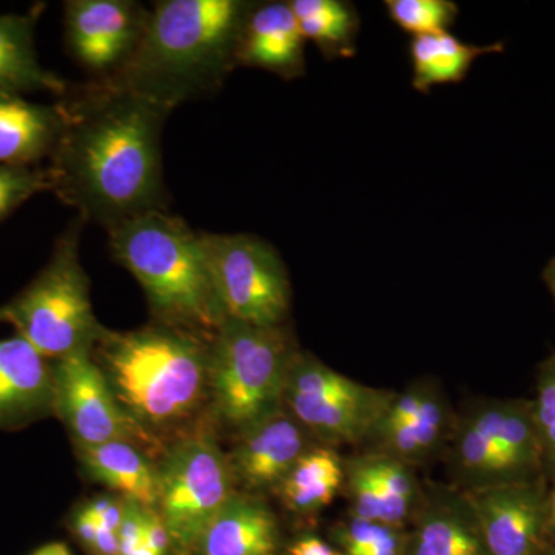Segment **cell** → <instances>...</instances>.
Masks as SVG:
<instances>
[{
    "label": "cell",
    "instance_id": "obj_2",
    "mask_svg": "<svg viewBox=\"0 0 555 555\" xmlns=\"http://www.w3.org/2000/svg\"><path fill=\"white\" fill-rule=\"evenodd\" d=\"M250 7L243 0L156 2L133 54L104 82L169 112L214 93L236 67Z\"/></svg>",
    "mask_w": 555,
    "mask_h": 555
},
{
    "label": "cell",
    "instance_id": "obj_19",
    "mask_svg": "<svg viewBox=\"0 0 555 555\" xmlns=\"http://www.w3.org/2000/svg\"><path fill=\"white\" fill-rule=\"evenodd\" d=\"M280 520L264 495L236 491L199 537L192 555H284Z\"/></svg>",
    "mask_w": 555,
    "mask_h": 555
},
{
    "label": "cell",
    "instance_id": "obj_37",
    "mask_svg": "<svg viewBox=\"0 0 555 555\" xmlns=\"http://www.w3.org/2000/svg\"><path fill=\"white\" fill-rule=\"evenodd\" d=\"M545 555H555V545L547 546Z\"/></svg>",
    "mask_w": 555,
    "mask_h": 555
},
{
    "label": "cell",
    "instance_id": "obj_3",
    "mask_svg": "<svg viewBox=\"0 0 555 555\" xmlns=\"http://www.w3.org/2000/svg\"><path fill=\"white\" fill-rule=\"evenodd\" d=\"M208 343L158 323L129 332L105 328L91 357L127 415L167 443L207 408Z\"/></svg>",
    "mask_w": 555,
    "mask_h": 555
},
{
    "label": "cell",
    "instance_id": "obj_35",
    "mask_svg": "<svg viewBox=\"0 0 555 555\" xmlns=\"http://www.w3.org/2000/svg\"><path fill=\"white\" fill-rule=\"evenodd\" d=\"M31 555H73L68 545L62 542H50L38 547Z\"/></svg>",
    "mask_w": 555,
    "mask_h": 555
},
{
    "label": "cell",
    "instance_id": "obj_24",
    "mask_svg": "<svg viewBox=\"0 0 555 555\" xmlns=\"http://www.w3.org/2000/svg\"><path fill=\"white\" fill-rule=\"evenodd\" d=\"M36 90L62 94L65 82L39 64L30 17L0 14V94Z\"/></svg>",
    "mask_w": 555,
    "mask_h": 555
},
{
    "label": "cell",
    "instance_id": "obj_14",
    "mask_svg": "<svg viewBox=\"0 0 555 555\" xmlns=\"http://www.w3.org/2000/svg\"><path fill=\"white\" fill-rule=\"evenodd\" d=\"M500 398L481 400L456 416L447 459L451 485L465 492L529 483L499 441Z\"/></svg>",
    "mask_w": 555,
    "mask_h": 555
},
{
    "label": "cell",
    "instance_id": "obj_17",
    "mask_svg": "<svg viewBox=\"0 0 555 555\" xmlns=\"http://www.w3.org/2000/svg\"><path fill=\"white\" fill-rule=\"evenodd\" d=\"M455 425L447 393L436 383L426 382L415 415L404 423H378L366 441L367 451L412 467L429 465L447 454Z\"/></svg>",
    "mask_w": 555,
    "mask_h": 555
},
{
    "label": "cell",
    "instance_id": "obj_36",
    "mask_svg": "<svg viewBox=\"0 0 555 555\" xmlns=\"http://www.w3.org/2000/svg\"><path fill=\"white\" fill-rule=\"evenodd\" d=\"M543 281H545L547 288H550L555 302V257L547 262L545 270H543Z\"/></svg>",
    "mask_w": 555,
    "mask_h": 555
},
{
    "label": "cell",
    "instance_id": "obj_27",
    "mask_svg": "<svg viewBox=\"0 0 555 555\" xmlns=\"http://www.w3.org/2000/svg\"><path fill=\"white\" fill-rule=\"evenodd\" d=\"M531 404L542 449L543 473L551 481L555 476V353L537 369L535 397Z\"/></svg>",
    "mask_w": 555,
    "mask_h": 555
},
{
    "label": "cell",
    "instance_id": "obj_23",
    "mask_svg": "<svg viewBox=\"0 0 555 555\" xmlns=\"http://www.w3.org/2000/svg\"><path fill=\"white\" fill-rule=\"evenodd\" d=\"M502 42L474 46L463 42L451 31L412 38L409 54L412 62V87L420 93L448 83H460L469 75L474 62L486 54L502 53Z\"/></svg>",
    "mask_w": 555,
    "mask_h": 555
},
{
    "label": "cell",
    "instance_id": "obj_9",
    "mask_svg": "<svg viewBox=\"0 0 555 555\" xmlns=\"http://www.w3.org/2000/svg\"><path fill=\"white\" fill-rule=\"evenodd\" d=\"M201 240L225 318L254 326H283L292 288L275 248L244 233H201Z\"/></svg>",
    "mask_w": 555,
    "mask_h": 555
},
{
    "label": "cell",
    "instance_id": "obj_29",
    "mask_svg": "<svg viewBox=\"0 0 555 555\" xmlns=\"http://www.w3.org/2000/svg\"><path fill=\"white\" fill-rule=\"evenodd\" d=\"M67 528L86 555H119L118 532L91 518L79 505L69 513Z\"/></svg>",
    "mask_w": 555,
    "mask_h": 555
},
{
    "label": "cell",
    "instance_id": "obj_6",
    "mask_svg": "<svg viewBox=\"0 0 555 555\" xmlns=\"http://www.w3.org/2000/svg\"><path fill=\"white\" fill-rule=\"evenodd\" d=\"M78 244L79 224H75L57 243L46 269L2 308L5 323L50 361L91 352L107 328L91 308Z\"/></svg>",
    "mask_w": 555,
    "mask_h": 555
},
{
    "label": "cell",
    "instance_id": "obj_20",
    "mask_svg": "<svg viewBox=\"0 0 555 555\" xmlns=\"http://www.w3.org/2000/svg\"><path fill=\"white\" fill-rule=\"evenodd\" d=\"M75 452L90 480L144 507H158V463L144 449L112 441L94 447L76 444Z\"/></svg>",
    "mask_w": 555,
    "mask_h": 555
},
{
    "label": "cell",
    "instance_id": "obj_21",
    "mask_svg": "<svg viewBox=\"0 0 555 555\" xmlns=\"http://www.w3.org/2000/svg\"><path fill=\"white\" fill-rule=\"evenodd\" d=\"M64 112L0 94V166L24 167L51 152L60 141Z\"/></svg>",
    "mask_w": 555,
    "mask_h": 555
},
{
    "label": "cell",
    "instance_id": "obj_12",
    "mask_svg": "<svg viewBox=\"0 0 555 555\" xmlns=\"http://www.w3.org/2000/svg\"><path fill=\"white\" fill-rule=\"evenodd\" d=\"M546 478L466 492L491 555H545Z\"/></svg>",
    "mask_w": 555,
    "mask_h": 555
},
{
    "label": "cell",
    "instance_id": "obj_25",
    "mask_svg": "<svg viewBox=\"0 0 555 555\" xmlns=\"http://www.w3.org/2000/svg\"><path fill=\"white\" fill-rule=\"evenodd\" d=\"M302 38L315 43L327 60L356 56L360 16L345 0H292L288 2Z\"/></svg>",
    "mask_w": 555,
    "mask_h": 555
},
{
    "label": "cell",
    "instance_id": "obj_31",
    "mask_svg": "<svg viewBox=\"0 0 555 555\" xmlns=\"http://www.w3.org/2000/svg\"><path fill=\"white\" fill-rule=\"evenodd\" d=\"M142 542L156 555H171L169 529L155 507H142Z\"/></svg>",
    "mask_w": 555,
    "mask_h": 555
},
{
    "label": "cell",
    "instance_id": "obj_28",
    "mask_svg": "<svg viewBox=\"0 0 555 555\" xmlns=\"http://www.w3.org/2000/svg\"><path fill=\"white\" fill-rule=\"evenodd\" d=\"M53 190L50 171L0 166V221L36 193Z\"/></svg>",
    "mask_w": 555,
    "mask_h": 555
},
{
    "label": "cell",
    "instance_id": "obj_11",
    "mask_svg": "<svg viewBox=\"0 0 555 555\" xmlns=\"http://www.w3.org/2000/svg\"><path fill=\"white\" fill-rule=\"evenodd\" d=\"M65 10L73 56L105 78L133 54L149 20V11L130 0H73Z\"/></svg>",
    "mask_w": 555,
    "mask_h": 555
},
{
    "label": "cell",
    "instance_id": "obj_4",
    "mask_svg": "<svg viewBox=\"0 0 555 555\" xmlns=\"http://www.w3.org/2000/svg\"><path fill=\"white\" fill-rule=\"evenodd\" d=\"M109 247L144 288L155 323L207 339L228 318L219 302L201 233L164 210L109 229Z\"/></svg>",
    "mask_w": 555,
    "mask_h": 555
},
{
    "label": "cell",
    "instance_id": "obj_34",
    "mask_svg": "<svg viewBox=\"0 0 555 555\" xmlns=\"http://www.w3.org/2000/svg\"><path fill=\"white\" fill-rule=\"evenodd\" d=\"M546 535L550 545H555V476L550 481L546 495Z\"/></svg>",
    "mask_w": 555,
    "mask_h": 555
},
{
    "label": "cell",
    "instance_id": "obj_5",
    "mask_svg": "<svg viewBox=\"0 0 555 555\" xmlns=\"http://www.w3.org/2000/svg\"><path fill=\"white\" fill-rule=\"evenodd\" d=\"M298 349L286 326L225 320L208 343L207 412L233 436L284 408V390Z\"/></svg>",
    "mask_w": 555,
    "mask_h": 555
},
{
    "label": "cell",
    "instance_id": "obj_7",
    "mask_svg": "<svg viewBox=\"0 0 555 555\" xmlns=\"http://www.w3.org/2000/svg\"><path fill=\"white\" fill-rule=\"evenodd\" d=\"M210 416L171 437L158 463V513L169 529L171 555H192L230 496L238 491L229 455Z\"/></svg>",
    "mask_w": 555,
    "mask_h": 555
},
{
    "label": "cell",
    "instance_id": "obj_30",
    "mask_svg": "<svg viewBox=\"0 0 555 555\" xmlns=\"http://www.w3.org/2000/svg\"><path fill=\"white\" fill-rule=\"evenodd\" d=\"M79 506L101 525L119 532L124 516H126V499L124 496L115 494V492H107V494L91 496Z\"/></svg>",
    "mask_w": 555,
    "mask_h": 555
},
{
    "label": "cell",
    "instance_id": "obj_16",
    "mask_svg": "<svg viewBox=\"0 0 555 555\" xmlns=\"http://www.w3.org/2000/svg\"><path fill=\"white\" fill-rule=\"evenodd\" d=\"M53 361L20 335L0 338V430L22 429L53 415Z\"/></svg>",
    "mask_w": 555,
    "mask_h": 555
},
{
    "label": "cell",
    "instance_id": "obj_18",
    "mask_svg": "<svg viewBox=\"0 0 555 555\" xmlns=\"http://www.w3.org/2000/svg\"><path fill=\"white\" fill-rule=\"evenodd\" d=\"M305 42L288 2L251 3L240 35L236 65L298 78L305 73Z\"/></svg>",
    "mask_w": 555,
    "mask_h": 555
},
{
    "label": "cell",
    "instance_id": "obj_8",
    "mask_svg": "<svg viewBox=\"0 0 555 555\" xmlns=\"http://www.w3.org/2000/svg\"><path fill=\"white\" fill-rule=\"evenodd\" d=\"M393 390L358 383L309 352L295 356L288 371L284 408L318 444H366L382 422Z\"/></svg>",
    "mask_w": 555,
    "mask_h": 555
},
{
    "label": "cell",
    "instance_id": "obj_15",
    "mask_svg": "<svg viewBox=\"0 0 555 555\" xmlns=\"http://www.w3.org/2000/svg\"><path fill=\"white\" fill-rule=\"evenodd\" d=\"M403 555H491L465 491L451 483H425Z\"/></svg>",
    "mask_w": 555,
    "mask_h": 555
},
{
    "label": "cell",
    "instance_id": "obj_10",
    "mask_svg": "<svg viewBox=\"0 0 555 555\" xmlns=\"http://www.w3.org/2000/svg\"><path fill=\"white\" fill-rule=\"evenodd\" d=\"M53 415L67 427L73 447L126 441L158 459L166 441L152 436L127 415L91 352L53 361Z\"/></svg>",
    "mask_w": 555,
    "mask_h": 555
},
{
    "label": "cell",
    "instance_id": "obj_13",
    "mask_svg": "<svg viewBox=\"0 0 555 555\" xmlns=\"http://www.w3.org/2000/svg\"><path fill=\"white\" fill-rule=\"evenodd\" d=\"M317 444L286 408L280 409L235 436L228 455L236 488L257 495L275 492L298 460Z\"/></svg>",
    "mask_w": 555,
    "mask_h": 555
},
{
    "label": "cell",
    "instance_id": "obj_38",
    "mask_svg": "<svg viewBox=\"0 0 555 555\" xmlns=\"http://www.w3.org/2000/svg\"><path fill=\"white\" fill-rule=\"evenodd\" d=\"M0 323H5V317H3V309L0 308Z\"/></svg>",
    "mask_w": 555,
    "mask_h": 555
},
{
    "label": "cell",
    "instance_id": "obj_22",
    "mask_svg": "<svg viewBox=\"0 0 555 555\" xmlns=\"http://www.w3.org/2000/svg\"><path fill=\"white\" fill-rule=\"evenodd\" d=\"M345 486V459L337 449L317 444L298 460L273 494L292 516L315 517L334 503Z\"/></svg>",
    "mask_w": 555,
    "mask_h": 555
},
{
    "label": "cell",
    "instance_id": "obj_1",
    "mask_svg": "<svg viewBox=\"0 0 555 555\" xmlns=\"http://www.w3.org/2000/svg\"><path fill=\"white\" fill-rule=\"evenodd\" d=\"M62 112L50 175L53 190L80 217L109 230L164 210L160 134L169 109L102 80Z\"/></svg>",
    "mask_w": 555,
    "mask_h": 555
},
{
    "label": "cell",
    "instance_id": "obj_33",
    "mask_svg": "<svg viewBox=\"0 0 555 555\" xmlns=\"http://www.w3.org/2000/svg\"><path fill=\"white\" fill-rule=\"evenodd\" d=\"M284 555H343L331 542L315 534H302L288 543Z\"/></svg>",
    "mask_w": 555,
    "mask_h": 555
},
{
    "label": "cell",
    "instance_id": "obj_32",
    "mask_svg": "<svg viewBox=\"0 0 555 555\" xmlns=\"http://www.w3.org/2000/svg\"><path fill=\"white\" fill-rule=\"evenodd\" d=\"M406 529L383 525L374 542L361 555H403Z\"/></svg>",
    "mask_w": 555,
    "mask_h": 555
},
{
    "label": "cell",
    "instance_id": "obj_26",
    "mask_svg": "<svg viewBox=\"0 0 555 555\" xmlns=\"http://www.w3.org/2000/svg\"><path fill=\"white\" fill-rule=\"evenodd\" d=\"M385 5L390 21L412 38L449 31L459 17L451 0H386Z\"/></svg>",
    "mask_w": 555,
    "mask_h": 555
}]
</instances>
